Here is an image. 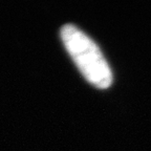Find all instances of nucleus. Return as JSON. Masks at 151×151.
Returning <instances> with one entry per match:
<instances>
[{
  "label": "nucleus",
  "mask_w": 151,
  "mask_h": 151,
  "mask_svg": "<svg viewBox=\"0 0 151 151\" xmlns=\"http://www.w3.org/2000/svg\"><path fill=\"white\" fill-rule=\"evenodd\" d=\"M61 39L84 78L100 89L112 83V73L101 50L92 39L73 24L62 26Z\"/></svg>",
  "instance_id": "f257e3e1"
}]
</instances>
